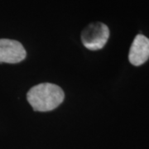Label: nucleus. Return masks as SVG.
Instances as JSON below:
<instances>
[{
	"label": "nucleus",
	"instance_id": "obj_1",
	"mask_svg": "<svg viewBox=\"0 0 149 149\" xmlns=\"http://www.w3.org/2000/svg\"><path fill=\"white\" fill-rule=\"evenodd\" d=\"M27 98L33 110L47 112L57 108L64 100L65 95L58 85L43 83L31 88L27 92Z\"/></svg>",
	"mask_w": 149,
	"mask_h": 149
},
{
	"label": "nucleus",
	"instance_id": "obj_2",
	"mask_svg": "<svg viewBox=\"0 0 149 149\" xmlns=\"http://www.w3.org/2000/svg\"><path fill=\"white\" fill-rule=\"evenodd\" d=\"M109 37V30L104 23L100 22L88 25L81 32V41L85 47L91 51L102 49Z\"/></svg>",
	"mask_w": 149,
	"mask_h": 149
},
{
	"label": "nucleus",
	"instance_id": "obj_3",
	"mask_svg": "<svg viewBox=\"0 0 149 149\" xmlns=\"http://www.w3.org/2000/svg\"><path fill=\"white\" fill-rule=\"evenodd\" d=\"M27 52L21 43L11 39H0V62L18 63L26 58Z\"/></svg>",
	"mask_w": 149,
	"mask_h": 149
},
{
	"label": "nucleus",
	"instance_id": "obj_4",
	"mask_svg": "<svg viewBox=\"0 0 149 149\" xmlns=\"http://www.w3.org/2000/svg\"><path fill=\"white\" fill-rule=\"evenodd\" d=\"M149 58V39L142 34L134 38L131 45L128 60L135 66L144 64Z\"/></svg>",
	"mask_w": 149,
	"mask_h": 149
}]
</instances>
